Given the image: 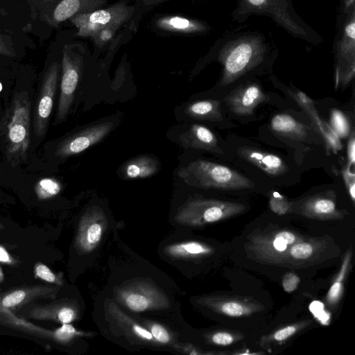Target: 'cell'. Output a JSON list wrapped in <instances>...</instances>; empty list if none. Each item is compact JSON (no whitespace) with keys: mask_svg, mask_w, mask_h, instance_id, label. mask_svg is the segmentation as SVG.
Instances as JSON below:
<instances>
[{"mask_svg":"<svg viewBox=\"0 0 355 355\" xmlns=\"http://www.w3.org/2000/svg\"><path fill=\"white\" fill-rule=\"evenodd\" d=\"M331 124L334 132L340 137L348 135L350 128L345 116L339 110H334L331 115Z\"/></svg>","mask_w":355,"mask_h":355,"instance_id":"obj_34","label":"cell"},{"mask_svg":"<svg viewBox=\"0 0 355 355\" xmlns=\"http://www.w3.org/2000/svg\"><path fill=\"white\" fill-rule=\"evenodd\" d=\"M270 127L275 132L291 139L302 140L307 135L306 127L287 114L275 115L270 121Z\"/></svg>","mask_w":355,"mask_h":355,"instance_id":"obj_25","label":"cell"},{"mask_svg":"<svg viewBox=\"0 0 355 355\" xmlns=\"http://www.w3.org/2000/svg\"><path fill=\"white\" fill-rule=\"evenodd\" d=\"M270 207L278 214H284L288 211L290 204L284 196L278 192H273L270 198Z\"/></svg>","mask_w":355,"mask_h":355,"instance_id":"obj_36","label":"cell"},{"mask_svg":"<svg viewBox=\"0 0 355 355\" xmlns=\"http://www.w3.org/2000/svg\"><path fill=\"white\" fill-rule=\"evenodd\" d=\"M355 24L353 21L352 24L348 25L345 29L347 35L351 37L352 40H354L355 38Z\"/></svg>","mask_w":355,"mask_h":355,"instance_id":"obj_42","label":"cell"},{"mask_svg":"<svg viewBox=\"0 0 355 355\" xmlns=\"http://www.w3.org/2000/svg\"><path fill=\"white\" fill-rule=\"evenodd\" d=\"M311 322V320H304L279 328L261 337L259 345L265 348L272 344H281L308 327Z\"/></svg>","mask_w":355,"mask_h":355,"instance_id":"obj_29","label":"cell"},{"mask_svg":"<svg viewBox=\"0 0 355 355\" xmlns=\"http://www.w3.org/2000/svg\"><path fill=\"white\" fill-rule=\"evenodd\" d=\"M196 302L214 312L232 318L250 316L264 309L261 303L246 296L213 295L200 297Z\"/></svg>","mask_w":355,"mask_h":355,"instance_id":"obj_9","label":"cell"},{"mask_svg":"<svg viewBox=\"0 0 355 355\" xmlns=\"http://www.w3.org/2000/svg\"><path fill=\"white\" fill-rule=\"evenodd\" d=\"M304 239L289 230L269 227L251 234L245 249L249 257L258 262L285 266L289 248Z\"/></svg>","mask_w":355,"mask_h":355,"instance_id":"obj_5","label":"cell"},{"mask_svg":"<svg viewBox=\"0 0 355 355\" xmlns=\"http://www.w3.org/2000/svg\"><path fill=\"white\" fill-rule=\"evenodd\" d=\"M10 60V59H8V58H6L2 57V56H0V62H1V61H3V60ZM13 61H14V60H13Z\"/></svg>","mask_w":355,"mask_h":355,"instance_id":"obj_45","label":"cell"},{"mask_svg":"<svg viewBox=\"0 0 355 355\" xmlns=\"http://www.w3.org/2000/svg\"><path fill=\"white\" fill-rule=\"evenodd\" d=\"M243 337V335L237 331L221 330L210 333L205 338L211 344L227 346L241 340Z\"/></svg>","mask_w":355,"mask_h":355,"instance_id":"obj_33","label":"cell"},{"mask_svg":"<svg viewBox=\"0 0 355 355\" xmlns=\"http://www.w3.org/2000/svg\"><path fill=\"white\" fill-rule=\"evenodd\" d=\"M178 176L188 185L202 189L240 190L254 187L245 176L226 166L197 159L181 168Z\"/></svg>","mask_w":355,"mask_h":355,"instance_id":"obj_3","label":"cell"},{"mask_svg":"<svg viewBox=\"0 0 355 355\" xmlns=\"http://www.w3.org/2000/svg\"><path fill=\"white\" fill-rule=\"evenodd\" d=\"M347 157L349 161L348 167L354 166L355 162V140L354 132L352 133L347 144Z\"/></svg>","mask_w":355,"mask_h":355,"instance_id":"obj_39","label":"cell"},{"mask_svg":"<svg viewBox=\"0 0 355 355\" xmlns=\"http://www.w3.org/2000/svg\"><path fill=\"white\" fill-rule=\"evenodd\" d=\"M237 152L243 159L270 176H279L288 171L285 162L274 154L246 146L239 148Z\"/></svg>","mask_w":355,"mask_h":355,"instance_id":"obj_19","label":"cell"},{"mask_svg":"<svg viewBox=\"0 0 355 355\" xmlns=\"http://www.w3.org/2000/svg\"><path fill=\"white\" fill-rule=\"evenodd\" d=\"M186 114L193 119L218 121L223 119L220 101L208 99L189 104L185 109Z\"/></svg>","mask_w":355,"mask_h":355,"instance_id":"obj_27","label":"cell"},{"mask_svg":"<svg viewBox=\"0 0 355 355\" xmlns=\"http://www.w3.org/2000/svg\"><path fill=\"white\" fill-rule=\"evenodd\" d=\"M71 31L62 49L60 94L58 105L56 122L64 121L73 103L75 92L81 77L87 46L74 41Z\"/></svg>","mask_w":355,"mask_h":355,"instance_id":"obj_4","label":"cell"},{"mask_svg":"<svg viewBox=\"0 0 355 355\" xmlns=\"http://www.w3.org/2000/svg\"><path fill=\"white\" fill-rule=\"evenodd\" d=\"M352 257V250L349 248L345 254L339 272L334 279L325 297L327 304L331 307H334L339 304L343 297L344 282L350 270Z\"/></svg>","mask_w":355,"mask_h":355,"instance_id":"obj_28","label":"cell"},{"mask_svg":"<svg viewBox=\"0 0 355 355\" xmlns=\"http://www.w3.org/2000/svg\"><path fill=\"white\" fill-rule=\"evenodd\" d=\"M141 323L152 334L158 344H173V338L170 331L162 324L149 320L142 319Z\"/></svg>","mask_w":355,"mask_h":355,"instance_id":"obj_31","label":"cell"},{"mask_svg":"<svg viewBox=\"0 0 355 355\" xmlns=\"http://www.w3.org/2000/svg\"><path fill=\"white\" fill-rule=\"evenodd\" d=\"M3 279H4V275H3L2 269L0 267V283H1L3 282Z\"/></svg>","mask_w":355,"mask_h":355,"instance_id":"obj_44","label":"cell"},{"mask_svg":"<svg viewBox=\"0 0 355 355\" xmlns=\"http://www.w3.org/2000/svg\"><path fill=\"white\" fill-rule=\"evenodd\" d=\"M4 229V226L0 222V230Z\"/></svg>","mask_w":355,"mask_h":355,"instance_id":"obj_46","label":"cell"},{"mask_svg":"<svg viewBox=\"0 0 355 355\" xmlns=\"http://www.w3.org/2000/svg\"><path fill=\"white\" fill-rule=\"evenodd\" d=\"M351 167H348L344 170L343 177L348 189L349 193L353 202L355 199V183H354V171H351Z\"/></svg>","mask_w":355,"mask_h":355,"instance_id":"obj_38","label":"cell"},{"mask_svg":"<svg viewBox=\"0 0 355 355\" xmlns=\"http://www.w3.org/2000/svg\"><path fill=\"white\" fill-rule=\"evenodd\" d=\"M300 282V278L294 272H289L282 278V287L287 293H291L296 290Z\"/></svg>","mask_w":355,"mask_h":355,"instance_id":"obj_37","label":"cell"},{"mask_svg":"<svg viewBox=\"0 0 355 355\" xmlns=\"http://www.w3.org/2000/svg\"><path fill=\"white\" fill-rule=\"evenodd\" d=\"M107 313L111 322L132 341L156 344L151 333L144 326L125 314L115 303L111 301L108 303Z\"/></svg>","mask_w":355,"mask_h":355,"instance_id":"obj_16","label":"cell"},{"mask_svg":"<svg viewBox=\"0 0 355 355\" xmlns=\"http://www.w3.org/2000/svg\"><path fill=\"white\" fill-rule=\"evenodd\" d=\"M159 168L157 157L140 155L127 161L121 168V175L126 180L146 178L154 175Z\"/></svg>","mask_w":355,"mask_h":355,"instance_id":"obj_22","label":"cell"},{"mask_svg":"<svg viewBox=\"0 0 355 355\" xmlns=\"http://www.w3.org/2000/svg\"><path fill=\"white\" fill-rule=\"evenodd\" d=\"M246 209L245 205L216 199L189 200L177 211L175 219L182 225L202 226L235 216Z\"/></svg>","mask_w":355,"mask_h":355,"instance_id":"obj_7","label":"cell"},{"mask_svg":"<svg viewBox=\"0 0 355 355\" xmlns=\"http://www.w3.org/2000/svg\"><path fill=\"white\" fill-rule=\"evenodd\" d=\"M59 288L57 286H31L14 290L0 297V311L4 309L22 306L40 298L56 297Z\"/></svg>","mask_w":355,"mask_h":355,"instance_id":"obj_17","label":"cell"},{"mask_svg":"<svg viewBox=\"0 0 355 355\" xmlns=\"http://www.w3.org/2000/svg\"><path fill=\"white\" fill-rule=\"evenodd\" d=\"M2 89V85H1V83H0V91Z\"/></svg>","mask_w":355,"mask_h":355,"instance_id":"obj_47","label":"cell"},{"mask_svg":"<svg viewBox=\"0 0 355 355\" xmlns=\"http://www.w3.org/2000/svg\"><path fill=\"white\" fill-rule=\"evenodd\" d=\"M31 12L27 0H0V29L26 38L30 35Z\"/></svg>","mask_w":355,"mask_h":355,"instance_id":"obj_10","label":"cell"},{"mask_svg":"<svg viewBox=\"0 0 355 355\" xmlns=\"http://www.w3.org/2000/svg\"><path fill=\"white\" fill-rule=\"evenodd\" d=\"M35 277L42 279L49 283L58 286H62V278L60 275L54 274L46 265L38 263L35 266Z\"/></svg>","mask_w":355,"mask_h":355,"instance_id":"obj_35","label":"cell"},{"mask_svg":"<svg viewBox=\"0 0 355 355\" xmlns=\"http://www.w3.org/2000/svg\"><path fill=\"white\" fill-rule=\"evenodd\" d=\"M268 100L269 96L256 84L238 87L224 98L230 111L240 116L252 114L258 105Z\"/></svg>","mask_w":355,"mask_h":355,"instance_id":"obj_13","label":"cell"},{"mask_svg":"<svg viewBox=\"0 0 355 355\" xmlns=\"http://www.w3.org/2000/svg\"><path fill=\"white\" fill-rule=\"evenodd\" d=\"M136 13V7L122 0L112 6L85 13L76 15L68 21L74 26L73 37H92L106 28H121L130 23Z\"/></svg>","mask_w":355,"mask_h":355,"instance_id":"obj_6","label":"cell"},{"mask_svg":"<svg viewBox=\"0 0 355 355\" xmlns=\"http://www.w3.org/2000/svg\"><path fill=\"white\" fill-rule=\"evenodd\" d=\"M114 126V122L108 121L89 125L64 139L58 146L55 155L67 157L82 153L103 139Z\"/></svg>","mask_w":355,"mask_h":355,"instance_id":"obj_11","label":"cell"},{"mask_svg":"<svg viewBox=\"0 0 355 355\" xmlns=\"http://www.w3.org/2000/svg\"><path fill=\"white\" fill-rule=\"evenodd\" d=\"M61 189L62 185L57 180L43 178L36 184L35 193L40 199L46 200L58 195Z\"/></svg>","mask_w":355,"mask_h":355,"instance_id":"obj_32","label":"cell"},{"mask_svg":"<svg viewBox=\"0 0 355 355\" xmlns=\"http://www.w3.org/2000/svg\"><path fill=\"white\" fill-rule=\"evenodd\" d=\"M252 5L253 6H261L262 5L266 0H248Z\"/></svg>","mask_w":355,"mask_h":355,"instance_id":"obj_43","label":"cell"},{"mask_svg":"<svg viewBox=\"0 0 355 355\" xmlns=\"http://www.w3.org/2000/svg\"><path fill=\"white\" fill-rule=\"evenodd\" d=\"M30 125L29 97L24 91L17 92L1 122L5 153L12 166H18L27 158L31 142Z\"/></svg>","mask_w":355,"mask_h":355,"instance_id":"obj_2","label":"cell"},{"mask_svg":"<svg viewBox=\"0 0 355 355\" xmlns=\"http://www.w3.org/2000/svg\"><path fill=\"white\" fill-rule=\"evenodd\" d=\"M23 315L31 319L67 324L78 318V309L75 304L62 300L49 304L30 306L24 310Z\"/></svg>","mask_w":355,"mask_h":355,"instance_id":"obj_14","label":"cell"},{"mask_svg":"<svg viewBox=\"0 0 355 355\" xmlns=\"http://www.w3.org/2000/svg\"><path fill=\"white\" fill-rule=\"evenodd\" d=\"M138 3L141 6H153L162 2L168 0H137Z\"/></svg>","mask_w":355,"mask_h":355,"instance_id":"obj_41","label":"cell"},{"mask_svg":"<svg viewBox=\"0 0 355 355\" xmlns=\"http://www.w3.org/2000/svg\"><path fill=\"white\" fill-rule=\"evenodd\" d=\"M300 214L318 220H335L344 216L336 207L335 200L327 195H316L306 199L300 206Z\"/></svg>","mask_w":355,"mask_h":355,"instance_id":"obj_20","label":"cell"},{"mask_svg":"<svg viewBox=\"0 0 355 355\" xmlns=\"http://www.w3.org/2000/svg\"><path fill=\"white\" fill-rule=\"evenodd\" d=\"M0 262L5 263H12V259L11 258L7 250L2 246H0Z\"/></svg>","mask_w":355,"mask_h":355,"instance_id":"obj_40","label":"cell"},{"mask_svg":"<svg viewBox=\"0 0 355 355\" xmlns=\"http://www.w3.org/2000/svg\"><path fill=\"white\" fill-rule=\"evenodd\" d=\"M36 47L33 38L18 37L0 29V56L17 61L25 55L27 50Z\"/></svg>","mask_w":355,"mask_h":355,"instance_id":"obj_23","label":"cell"},{"mask_svg":"<svg viewBox=\"0 0 355 355\" xmlns=\"http://www.w3.org/2000/svg\"><path fill=\"white\" fill-rule=\"evenodd\" d=\"M252 58L253 49L250 44L243 43L235 47L225 59L220 85L224 86L232 83L250 68Z\"/></svg>","mask_w":355,"mask_h":355,"instance_id":"obj_18","label":"cell"},{"mask_svg":"<svg viewBox=\"0 0 355 355\" xmlns=\"http://www.w3.org/2000/svg\"><path fill=\"white\" fill-rule=\"evenodd\" d=\"M0 174H1V172H0Z\"/></svg>","mask_w":355,"mask_h":355,"instance_id":"obj_48","label":"cell"},{"mask_svg":"<svg viewBox=\"0 0 355 355\" xmlns=\"http://www.w3.org/2000/svg\"><path fill=\"white\" fill-rule=\"evenodd\" d=\"M327 248V240L322 238L304 239L289 248L285 266H305L318 261Z\"/></svg>","mask_w":355,"mask_h":355,"instance_id":"obj_15","label":"cell"},{"mask_svg":"<svg viewBox=\"0 0 355 355\" xmlns=\"http://www.w3.org/2000/svg\"><path fill=\"white\" fill-rule=\"evenodd\" d=\"M92 332L79 331L70 323L62 324L60 327L53 331V340L61 344H67L78 337H92Z\"/></svg>","mask_w":355,"mask_h":355,"instance_id":"obj_30","label":"cell"},{"mask_svg":"<svg viewBox=\"0 0 355 355\" xmlns=\"http://www.w3.org/2000/svg\"><path fill=\"white\" fill-rule=\"evenodd\" d=\"M180 141L185 148L205 150L222 154L216 135L207 127L193 124L180 135Z\"/></svg>","mask_w":355,"mask_h":355,"instance_id":"obj_21","label":"cell"},{"mask_svg":"<svg viewBox=\"0 0 355 355\" xmlns=\"http://www.w3.org/2000/svg\"><path fill=\"white\" fill-rule=\"evenodd\" d=\"M213 248L203 243L189 241L174 243L167 246L165 252L172 258L192 259L211 254Z\"/></svg>","mask_w":355,"mask_h":355,"instance_id":"obj_26","label":"cell"},{"mask_svg":"<svg viewBox=\"0 0 355 355\" xmlns=\"http://www.w3.org/2000/svg\"><path fill=\"white\" fill-rule=\"evenodd\" d=\"M114 298L134 312L164 310L170 306L165 293L154 284L141 280L120 286L114 291Z\"/></svg>","mask_w":355,"mask_h":355,"instance_id":"obj_8","label":"cell"},{"mask_svg":"<svg viewBox=\"0 0 355 355\" xmlns=\"http://www.w3.org/2000/svg\"><path fill=\"white\" fill-rule=\"evenodd\" d=\"M106 227V218L98 207L89 208L80 219L76 239L77 249L83 253L94 250L100 243Z\"/></svg>","mask_w":355,"mask_h":355,"instance_id":"obj_12","label":"cell"},{"mask_svg":"<svg viewBox=\"0 0 355 355\" xmlns=\"http://www.w3.org/2000/svg\"><path fill=\"white\" fill-rule=\"evenodd\" d=\"M154 28L162 32L174 34H187L201 29L199 24L187 17L177 15H164L155 19Z\"/></svg>","mask_w":355,"mask_h":355,"instance_id":"obj_24","label":"cell"},{"mask_svg":"<svg viewBox=\"0 0 355 355\" xmlns=\"http://www.w3.org/2000/svg\"><path fill=\"white\" fill-rule=\"evenodd\" d=\"M31 12L30 35L43 42L72 17L101 8L107 0H27Z\"/></svg>","mask_w":355,"mask_h":355,"instance_id":"obj_1","label":"cell"}]
</instances>
